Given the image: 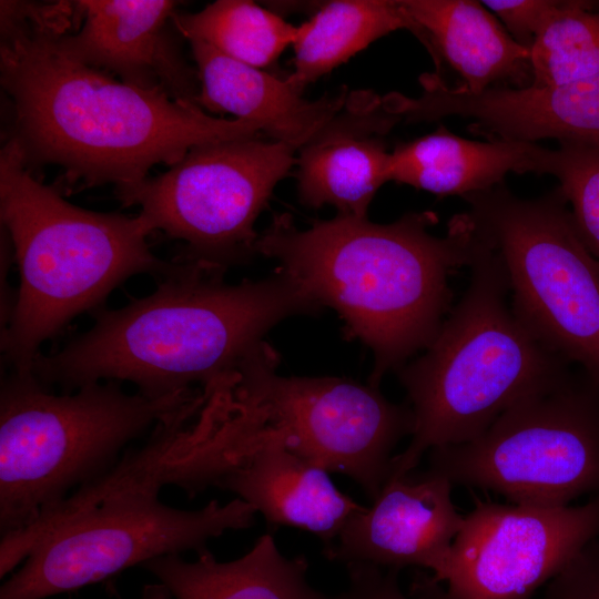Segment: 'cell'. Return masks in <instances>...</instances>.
I'll use <instances>...</instances> for the list:
<instances>
[{
	"label": "cell",
	"instance_id": "cell-25",
	"mask_svg": "<svg viewBox=\"0 0 599 599\" xmlns=\"http://www.w3.org/2000/svg\"><path fill=\"white\" fill-rule=\"evenodd\" d=\"M548 174L559 181L582 241L599 260V145H560Z\"/></svg>",
	"mask_w": 599,
	"mask_h": 599
},
{
	"label": "cell",
	"instance_id": "cell-29",
	"mask_svg": "<svg viewBox=\"0 0 599 599\" xmlns=\"http://www.w3.org/2000/svg\"><path fill=\"white\" fill-rule=\"evenodd\" d=\"M140 599H173V597L169 589L159 582L145 585Z\"/></svg>",
	"mask_w": 599,
	"mask_h": 599
},
{
	"label": "cell",
	"instance_id": "cell-4",
	"mask_svg": "<svg viewBox=\"0 0 599 599\" xmlns=\"http://www.w3.org/2000/svg\"><path fill=\"white\" fill-rule=\"evenodd\" d=\"M0 216L20 274L1 331L11 372L30 374L47 339L79 314L101 307L128 278L150 274L159 282L189 264L153 254L139 214L85 210L35 180L10 139L0 152Z\"/></svg>",
	"mask_w": 599,
	"mask_h": 599
},
{
	"label": "cell",
	"instance_id": "cell-3",
	"mask_svg": "<svg viewBox=\"0 0 599 599\" xmlns=\"http://www.w3.org/2000/svg\"><path fill=\"white\" fill-rule=\"evenodd\" d=\"M433 212L407 213L389 224L337 214L306 230L290 214H275L258 234L255 253L274 258L323 307H333L349 338L374 354L369 385L397 372L425 349L449 313V275L469 266L475 233L466 212L447 234L429 227Z\"/></svg>",
	"mask_w": 599,
	"mask_h": 599
},
{
	"label": "cell",
	"instance_id": "cell-16",
	"mask_svg": "<svg viewBox=\"0 0 599 599\" xmlns=\"http://www.w3.org/2000/svg\"><path fill=\"white\" fill-rule=\"evenodd\" d=\"M402 121L373 91L348 94L343 110L298 150L300 201L333 205L337 214L367 217L368 206L388 179L389 153L383 136Z\"/></svg>",
	"mask_w": 599,
	"mask_h": 599
},
{
	"label": "cell",
	"instance_id": "cell-23",
	"mask_svg": "<svg viewBox=\"0 0 599 599\" xmlns=\"http://www.w3.org/2000/svg\"><path fill=\"white\" fill-rule=\"evenodd\" d=\"M172 21L187 41L257 69L273 64L297 33L280 14L247 0H217L194 13L176 10Z\"/></svg>",
	"mask_w": 599,
	"mask_h": 599
},
{
	"label": "cell",
	"instance_id": "cell-19",
	"mask_svg": "<svg viewBox=\"0 0 599 599\" xmlns=\"http://www.w3.org/2000/svg\"><path fill=\"white\" fill-rule=\"evenodd\" d=\"M201 83L199 105L258 124L265 136L298 150L345 106L344 88L316 101L287 79L242 63L200 41H189Z\"/></svg>",
	"mask_w": 599,
	"mask_h": 599
},
{
	"label": "cell",
	"instance_id": "cell-10",
	"mask_svg": "<svg viewBox=\"0 0 599 599\" xmlns=\"http://www.w3.org/2000/svg\"><path fill=\"white\" fill-rule=\"evenodd\" d=\"M296 152L264 134L200 144L119 200L140 207L150 232L184 241L179 258L225 272L256 254L255 222Z\"/></svg>",
	"mask_w": 599,
	"mask_h": 599
},
{
	"label": "cell",
	"instance_id": "cell-8",
	"mask_svg": "<svg viewBox=\"0 0 599 599\" xmlns=\"http://www.w3.org/2000/svg\"><path fill=\"white\" fill-rule=\"evenodd\" d=\"M464 200L477 235L502 261L517 318L599 389V260L560 190L521 199L501 183Z\"/></svg>",
	"mask_w": 599,
	"mask_h": 599
},
{
	"label": "cell",
	"instance_id": "cell-9",
	"mask_svg": "<svg viewBox=\"0 0 599 599\" xmlns=\"http://www.w3.org/2000/svg\"><path fill=\"white\" fill-rule=\"evenodd\" d=\"M427 471L511 504L599 494V389L580 372L501 414L475 439L429 450Z\"/></svg>",
	"mask_w": 599,
	"mask_h": 599
},
{
	"label": "cell",
	"instance_id": "cell-27",
	"mask_svg": "<svg viewBox=\"0 0 599 599\" xmlns=\"http://www.w3.org/2000/svg\"><path fill=\"white\" fill-rule=\"evenodd\" d=\"M544 599H599V535L547 583Z\"/></svg>",
	"mask_w": 599,
	"mask_h": 599
},
{
	"label": "cell",
	"instance_id": "cell-20",
	"mask_svg": "<svg viewBox=\"0 0 599 599\" xmlns=\"http://www.w3.org/2000/svg\"><path fill=\"white\" fill-rule=\"evenodd\" d=\"M552 150L537 143L458 136L440 125L389 153L388 179L463 199L504 183L508 173L548 174Z\"/></svg>",
	"mask_w": 599,
	"mask_h": 599
},
{
	"label": "cell",
	"instance_id": "cell-24",
	"mask_svg": "<svg viewBox=\"0 0 599 599\" xmlns=\"http://www.w3.org/2000/svg\"><path fill=\"white\" fill-rule=\"evenodd\" d=\"M531 84L560 85L599 75V4L564 0L530 48Z\"/></svg>",
	"mask_w": 599,
	"mask_h": 599
},
{
	"label": "cell",
	"instance_id": "cell-28",
	"mask_svg": "<svg viewBox=\"0 0 599 599\" xmlns=\"http://www.w3.org/2000/svg\"><path fill=\"white\" fill-rule=\"evenodd\" d=\"M346 566L349 585L334 599H407L398 585L399 569L366 562Z\"/></svg>",
	"mask_w": 599,
	"mask_h": 599
},
{
	"label": "cell",
	"instance_id": "cell-21",
	"mask_svg": "<svg viewBox=\"0 0 599 599\" xmlns=\"http://www.w3.org/2000/svg\"><path fill=\"white\" fill-rule=\"evenodd\" d=\"M196 555L195 561L173 554L141 566L173 599H329L307 582V559L283 556L270 534L232 561H217L207 548Z\"/></svg>",
	"mask_w": 599,
	"mask_h": 599
},
{
	"label": "cell",
	"instance_id": "cell-2",
	"mask_svg": "<svg viewBox=\"0 0 599 599\" xmlns=\"http://www.w3.org/2000/svg\"><path fill=\"white\" fill-rule=\"evenodd\" d=\"M187 262L150 295L93 311L92 327L54 354H39L32 375L63 393L103 380L133 383L149 397L203 388L237 370L274 325L322 307L280 268L227 284L224 271Z\"/></svg>",
	"mask_w": 599,
	"mask_h": 599
},
{
	"label": "cell",
	"instance_id": "cell-22",
	"mask_svg": "<svg viewBox=\"0 0 599 599\" xmlns=\"http://www.w3.org/2000/svg\"><path fill=\"white\" fill-rule=\"evenodd\" d=\"M410 23L400 1L339 0L326 2L297 27L293 71L286 77L296 89L331 72L375 40Z\"/></svg>",
	"mask_w": 599,
	"mask_h": 599
},
{
	"label": "cell",
	"instance_id": "cell-6",
	"mask_svg": "<svg viewBox=\"0 0 599 599\" xmlns=\"http://www.w3.org/2000/svg\"><path fill=\"white\" fill-rule=\"evenodd\" d=\"M203 388L149 397L103 380L54 394L31 373L0 388V534L21 531L111 471L122 450Z\"/></svg>",
	"mask_w": 599,
	"mask_h": 599
},
{
	"label": "cell",
	"instance_id": "cell-13",
	"mask_svg": "<svg viewBox=\"0 0 599 599\" xmlns=\"http://www.w3.org/2000/svg\"><path fill=\"white\" fill-rule=\"evenodd\" d=\"M419 81V97L388 93L383 97L385 109L406 122L469 119V132L487 140L551 139L560 145H599V75L550 87H496L480 93L451 90L433 73Z\"/></svg>",
	"mask_w": 599,
	"mask_h": 599
},
{
	"label": "cell",
	"instance_id": "cell-26",
	"mask_svg": "<svg viewBox=\"0 0 599 599\" xmlns=\"http://www.w3.org/2000/svg\"><path fill=\"white\" fill-rule=\"evenodd\" d=\"M481 3L520 45L531 48L535 39L560 8L561 0H485Z\"/></svg>",
	"mask_w": 599,
	"mask_h": 599
},
{
	"label": "cell",
	"instance_id": "cell-14",
	"mask_svg": "<svg viewBox=\"0 0 599 599\" xmlns=\"http://www.w3.org/2000/svg\"><path fill=\"white\" fill-rule=\"evenodd\" d=\"M172 0H81L73 7L81 28L67 32L69 17L57 31L61 49L73 59L133 87L159 91L199 105L197 70L184 58L172 16Z\"/></svg>",
	"mask_w": 599,
	"mask_h": 599
},
{
	"label": "cell",
	"instance_id": "cell-18",
	"mask_svg": "<svg viewBox=\"0 0 599 599\" xmlns=\"http://www.w3.org/2000/svg\"><path fill=\"white\" fill-rule=\"evenodd\" d=\"M215 487L251 504L268 525L312 532L329 548L346 522L366 509L341 493L323 467L275 439L230 468Z\"/></svg>",
	"mask_w": 599,
	"mask_h": 599
},
{
	"label": "cell",
	"instance_id": "cell-7",
	"mask_svg": "<svg viewBox=\"0 0 599 599\" xmlns=\"http://www.w3.org/2000/svg\"><path fill=\"white\" fill-rule=\"evenodd\" d=\"M159 491L139 479L119 478L74 493L22 567L1 585L0 599H44L160 556L197 554L209 540L255 521L256 509L238 497L183 510L162 502Z\"/></svg>",
	"mask_w": 599,
	"mask_h": 599
},
{
	"label": "cell",
	"instance_id": "cell-11",
	"mask_svg": "<svg viewBox=\"0 0 599 599\" xmlns=\"http://www.w3.org/2000/svg\"><path fill=\"white\" fill-rule=\"evenodd\" d=\"M278 355L265 341L238 366L241 383L261 402L285 447L354 479L374 500L388 479L393 450L413 434L408 403L389 402L372 385L339 377L277 374Z\"/></svg>",
	"mask_w": 599,
	"mask_h": 599
},
{
	"label": "cell",
	"instance_id": "cell-17",
	"mask_svg": "<svg viewBox=\"0 0 599 599\" xmlns=\"http://www.w3.org/2000/svg\"><path fill=\"white\" fill-rule=\"evenodd\" d=\"M409 30L425 45L439 80L451 90L480 93L531 84L530 49L517 43L476 0H400Z\"/></svg>",
	"mask_w": 599,
	"mask_h": 599
},
{
	"label": "cell",
	"instance_id": "cell-12",
	"mask_svg": "<svg viewBox=\"0 0 599 599\" xmlns=\"http://www.w3.org/2000/svg\"><path fill=\"white\" fill-rule=\"evenodd\" d=\"M598 535L599 494L561 507L475 498L439 581L446 588L424 581L414 588L424 599H530Z\"/></svg>",
	"mask_w": 599,
	"mask_h": 599
},
{
	"label": "cell",
	"instance_id": "cell-5",
	"mask_svg": "<svg viewBox=\"0 0 599 599\" xmlns=\"http://www.w3.org/2000/svg\"><path fill=\"white\" fill-rule=\"evenodd\" d=\"M468 267L461 300L424 354L396 372L415 426L388 479L412 473L427 450L475 439L511 406L572 374L517 318L502 261L476 232Z\"/></svg>",
	"mask_w": 599,
	"mask_h": 599
},
{
	"label": "cell",
	"instance_id": "cell-15",
	"mask_svg": "<svg viewBox=\"0 0 599 599\" xmlns=\"http://www.w3.org/2000/svg\"><path fill=\"white\" fill-rule=\"evenodd\" d=\"M453 484L438 475L413 474L388 479L370 507L355 514L334 544L324 549L333 561L382 568H427L437 585L463 525L451 499Z\"/></svg>",
	"mask_w": 599,
	"mask_h": 599
},
{
	"label": "cell",
	"instance_id": "cell-1",
	"mask_svg": "<svg viewBox=\"0 0 599 599\" xmlns=\"http://www.w3.org/2000/svg\"><path fill=\"white\" fill-rule=\"evenodd\" d=\"M68 4L1 1L0 80L12 134L27 167L55 164L71 185L114 184L118 197L159 163L194 146L263 134L246 120L216 118L200 105L143 90L67 54L57 31Z\"/></svg>",
	"mask_w": 599,
	"mask_h": 599
}]
</instances>
